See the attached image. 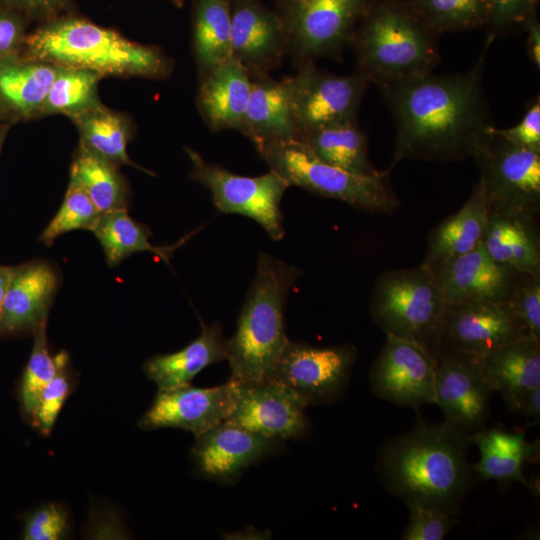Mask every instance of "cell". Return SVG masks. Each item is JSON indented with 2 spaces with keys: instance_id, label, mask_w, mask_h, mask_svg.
<instances>
[{
  "instance_id": "836d02e7",
  "label": "cell",
  "mask_w": 540,
  "mask_h": 540,
  "mask_svg": "<svg viewBox=\"0 0 540 540\" xmlns=\"http://www.w3.org/2000/svg\"><path fill=\"white\" fill-rule=\"evenodd\" d=\"M80 134V142L103 155L116 165L136 167L127 153L132 138V126L124 115L100 105L72 119Z\"/></svg>"
},
{
  "instance_id": "d590c367",
  "label": "cell",
  "mask_w": 540,
  "mask_h": 540,
  "mask_svg": "<svg viewBox=\"0 0 540 540\" xmlns=\"http://www.w3.org/2000/svg\"><path fill=\"white\" fill-rule=\"evenodd\" d=\"M418 17L438 36L486 27L489 0H406Z\"/></svg>"
},
{
  "instance_id": "8d00e7d4",
  "label": "cell",
  "mask_w": 540,
  "mask_h": 540,
  "mask_svg": "<svg viewBox=\"0 0 540 540\" xmlns=\"http://www.w3.org/2000/svg\"><path fill=\"white\" fill-rule=\"evenodd\" d=\"M102 213L82 187L69 178L64 199L54 217L40 234L39 240L50 247L55 240L75 230L93 231Z\"/></svg>"
},
{
  "instance_id": "f6af8a7d",
  "label": "cell",
  "mask_w": 540,
  "mask_h": 540,
  "mask_svg": "<svg viewBox=\"0 0 540 540\" xmlns=\"http://www.w3.org/2000/svg\"><path fill=\"white\" fill-rule=\"evenodd\" d=\"M25 17L0 4V61L18 54L25 41Z\"/></svg>"
},
{
  "instance_id": "8fae6325",
  "label": "cell",
  "mask_w": 540,
  "mask_h": 540,
  "mask_svg": "<svg viewBox=\"0 0 540 540\" xmlns=\"http://www.w3.org/2000/svg\"><path fill=\"white\" fill-rule=\"evenodd\" d=\"M284 80L297 134L356 120L370 84L357 71L350 75H335L318 69L315 62L302 64L293 77Z\"/></svg>"
},
{
  "instance_id": "9a60e30c",
  "label": "cell",
  "mask_w": 540,
  "mask_h": 540,
  "mask_svg": "<svg viewBox=\"0 0 540 540\" xmlns=\"http://www.w3.org/2000/svg\"><path fill=\"white\" fill-rule=\"evenodd\" d=\"M284 442L223 421L195 436L190 452L198 476L221 485L235 484L254 464L284 449Z\"/></svg>"
},
{
  "instance_id": "7a4b0ae2",
  "label": "cell",
  "mask_w": 540,
  "mask_h": 540,
  "mask_svg": "<svg viewBox=\"0 0 540 540\" xmlns=\"http://www.w3.org/2000/svg\"><path fill=\"white\" fill-rule=\"evenodd\" d=\"M470 434L444 421H418L387 442L378 471L389 492L407 506L436 507L458 514L475 472L467 460Z\"/></svg>"
},
{
  "instance_id": "603a6c76",
  "label": "cell",
  "mask_w": 540,
  "mask_h": 540,
  "mask_svg": "<svg viewBox=\"0 0 540 540\" xmlns=\"http://www.w3.org/2000/svg\"><path fill=\"white\" fill-rule=\"evenodd\" d=\"M199 336L184 348L168 354H157L147 359L143 370L158 389H169L191 384L204 368L227 360L228 339L220 323L210 325L202 320Z\"/></svg>"
},
{
  "instance_id": "2e32d148",
  "label": "cell",
  "mask_w": 540,
  "mask_h": 540,
  "mask_svg": "<svg viewBox=\"0 0 540 540\" xmlns=\"http://www.w3.org/2000/svg\"><path fill=\"white\" fill-rule=\"evenodd\" d=\"M308 407L296 392L275 380L238 385L235 406L225 421L282 442L299 440L310 429Z\"/></svg>"
},
{
  "instance_id": "1f68e13d",
  "label": "cell",
  "mask_w": 540,
  "mask_h": 540,
  "mask_svg": "<svg viewBox=\"0 0 540 540\" xmlns=\"http://www.w3.org/2000/svg\"><path fill=\"white\" fill-rule=\"evenodd\" d=\"M231 0H194L192 43L199 79L231 59Z\"/></svg>"
},
{
  "instance_id": "d4e9b609",
  "label": "cell",
  "mask_w": 540,
  "mask_h": 540,
  "mask_svg": "<svg viewBox=\"0 0 540 540\" xmlns=\"http://www.w3.org/2000/svg\"><path fill=\"white\" fill-rule=\"evenodd\" d=\"M493 391L501 393L507 406L516 411L522 396L540 386V340L523 336L480 359Z\"/></svg>"
},
{
  "instance_id": "e575fe53",
  "label": "cell",
  "mask_w": 540,
  "mask_h": 540,
  "mask_svg": "<svg viewBox=\"0 0 540 540\" xmlns=\"http://www.w3.org/2000/svg\"><path fill=\"white\" fill-rule=\"evenodd\" d=\"M101 77L91 70L58 66L41 115L63 114L74 119L102 105L98 96Z\"/></svg>"
},
{
  "instance_id": "f907efd6",
  "label": "cell",
  "mask_w": 540,
  "mask_h": 540,
  "mask_svg": "<svg viewBox=\"0 0 540 540\" xmlns=\"http://www.w3.org/2000/svg\"><path fill=\"white\" fill-rule=\"evenodd\" d=\"M8 130H9V125L3 122H0V152L3 146V143L5 141L6 135L8 133Z\"/></svg>"
},
{
  "instance_id": "f35d334b",
  "label": "cell",
  "mask_w": 540,
  "mask_h": 540,
  "mask_svg": "<svg viewBox=\"0 0 540 540\" xmlns=\"http://www.w3.org/2000/svg\"><path fill=\"white\" fill-rule=\"evenodd\" d=\"M56 371L43 389L31 424L43 435H49L57 417L75 385L69 354L61 350L55 354Z\"/></svg>"
},
{
  "instance_id": "ab89813d",
  "label": "cell",
  "mask_w": 540,
  "mask_h": 540,
  "mask_svg": "<svg viewBox=\"0 0 540 540\" xmlns=\"http://www.w3.org/2000/svg\"><path fill=\"white\" fill-rule=\"evenodd\" d=\"M524 333L540 340V275H526L504 301Z\"/></svg>"
},
{
  "instance_id": "8992f818",
  "label": "cell",
  "mask_w": 540,
  "mask_h": 540,
  "mask_svg": "<svg viewBox=\"0 0 540 540\" xmlns=\"http://www.w3.org/2000/svg\"><path fill=\"white\" fill-rule=\"evenodd\" d=\"M254 146L269 169L290 186L369 213H393L400 207L389 174L384 171L377 175L349 172L321 160L296 138L264 141Z\"/></svg>"
},
{
  "instance_id": "7c38bea8",
  "label": "cell",
  "mask_w": 540,
  "mask_h": 540,
  "mask_svg": "<svg viewBox=\"0 0 540 540\" xmlns=\"http://www.w3.org/2000/svg\"><path fill=\"white\" fill-rule=\"evenodd\" d=\"M356 358L352 345L316 347L289 339L273 380L291 388L308 406L327 404L345 391Z\"/></svg>"
},
{
  "instance_id": "74e56055",
  "label": "cell",
  "mask_w": 540,
  "mask_h": 540,
  "mask_svg": "<svg viewBox=\"0 0 540 540\" xmlns=\"http://www.w3.org/2000/svg\"><path fill=\"white\" fill-rule=\"evenodd\" d=\"M46 324L39 326L33 333L32 351L19 384L21 410L30 422L35 414L43 389L56 371L55 355L50 353L48 346Z\"/></svg>"
},
{
  "instance_id": "484cf974",
  "label": "cell",
  "mask_w": 540,
  "mask_h": 540,
  "mask_svg": "<svg viewBox=\"0 0 540 540\" xmlns=\"http://www.w3.org/2000/svg\"><path fill=\"white\" fill-rule=\"evenodd\" d=\"M58 65L21 58L18 54L0 61V109L18 119L41 116Z\"/></svg>"
},
{
  "instance_id": "b9f144b4",
  "label": "cell",
  "mask_w": 540,
  "mask_h": 540,
  "mask_svg": "<svg viewBox=\"0 0 540 540\" xmlns=\"http://www.w3.org/2000/svg\"><path fill=\"white\" fill-rule=\"evenodd\" d=\"M539 0H489L487 36L496 38L515 28H524L537 18Z\"/></svg>"
},
{
  "instance_id": "4316f807",
  "label": "cell",
  "mask_w": 540,
  "mask_h": 540,
  "mask_svg": "<svg viewBox=\"0 0 540 540\" xmlns=\"http://www.w3.org/2000/svg\"><path fill=\"white\" fill-rule=\"evenodd\" d=\"M488 214L489 202L479 179L459 211L431 230L424 263L433 267L473 250L481 242Z\"/></svg>"
},
{
  "instance_id": "83f0119b",
  "label": "cell",
  "mask_w": 540,
  "mask_h": 540,
  "mask_svg": "<svg viewBox=\"0 0 540 540\" xmlns=\"http://www.w3.org/2000/svg\"><path fill=\"white\" fill-rule=\"evenodd\" d=\"M480 452V460L472 465L479 477L485 480L517 481L532 488L523 474L527 462L539 458V442L530 443L524 433L499 428H481L470 434Z\"/></svg>"
},
{
  "instance_id": "52a82bcc",
  "label": "cell",
  "mask_w": 540,
  "mask_h": 540,
  "mask_svg": "<svg viewBox=\"0 0 540 540\" xmlns=\"http://www.w3.org/2000/svg\"><path fill=\"white\" fill-rule=\"evenodd\" d=\"M447 307L434 272L423 262L380 275L370 313L385 335L412 341L436 356Z\"/></svg>"
},
{
  "instance_id": "3957f363",
  "label": "cell",
  "mask_w": 540,
  "mask_h": 540,
  "mask_svg": "<svg viewBox=\"0 0 540 540\" xmlns=\"http://www.w3.org/2000/svg\"><path fill=\"white\" fill-rule=\"evenodd\" d=\"M26 56L101 76L163 79L172 61L158 47L128 40L114 30L75 16H56L26 36Z\"/></svg>"
},
{
  "instance_id": "e0dca14e",
  "label": "cell",
  "mask_w": 540,
  "mask_h": 540,
  "mask_svg": "<svg viewBox=\"0 0 540 540\" xmlns=\"http://www.w3.org/2000/svg\"><path fill=\"white\" fill-rule=\"evenodd\" d=\"M237 391L238 385L230 379L209 388L188 384L158 389L138 425L143 430L177 428L198 436L227 419L235 406Z\"/></svg>"
},
{
  "instance_id": "60d3db41",
  "label": "cell",
  "mask_w": 540,
  "mask_h": 540,
  "mask_svg": "<svg viewBox=\"0 0 540 540\" xmlns=\"http://www.w3.org/2000/svg\"><path fill=\"white\" fill-rule=\"evenodd\" d=\"M69 516L63 505L46 503L26 515L22 538L25 540H59L68 537Z\"/></svg>"
},
{
  "instance_id": "6da1fadb",
  "label": "cell",
  "mask_w": 540,
  "mask_h": 540,
  "mask_svg": "<svg viewBox=\"0 0 540 540\" xmlns=\"http://www.w3.org/2000/svg\"><path fill=\"white\" fill-rule=\"evenodd\" d=\"M487 36L476 63L461 73L434 74L378 86L396 127L390 171L404 159L455 162L471 157L493 126L483 88Z\"/></svg>"
},
{
  "instance_id": "4dcf8cb0",
  "label": "cell",
  "mask_w": 540,
  "mask_h": 540,
  "mask_svg": "<svg viewBox=\"0 0 540 540\" xmlns=\"http://www.w3.org/2000/svg\"><path fill=\"white\" fill-rule=\"evenodd\" d=\"M69 178L82 187L102 214L128 211L131 191L118 165L81 142Z\"/></svg>"
},
{
  "instance_id": "d6986e66",
  "label": "cell",
  "mask_w": 540,
  "mask_h": 540,
  "mask_svg": "<svg viewBox=\"0 0 540 540\" xmlns=\"http://www.w3.org/2000/svg\"><path fill=\"white\" fill-rule=\"evenodd\" d=\"M527 336L504 301L448 305L440 348L481 359L502 345ZM438 353V352H437Z\"/></svg>"
},
{
  "instance_id": "4fadbf2b",
  "label": "cell",
  "mask_w": 540,
  "mask_h": 540,
  "mask_svg": "<svg viewBox=\"0 0 540 540\" xmlns=\"http://www.w3.org/2000/svg\"><path fill=\"white\" fill-rule=\"evenodd\" d=\"M385 336L369 374L372 392L402 406L433 404L436 356L407 339Z\"/></svg>"
},
{
  "instance_id": "f1b7e54d",
  "label": "cell",
  "mask_w": 540,
  "mask_h": 540,
  "mask_svg": "<svg viewBox=\"0 0 540 540\" xmlns=\"http://www.w3.org/2000/svg\"><path fill=\"white\" fill-rule=\"evenodd\" d=\"M241 133L254 145L264 141L295 138L297 130L284 79L278 81L270 75L252 78Z\"/></svg>"
},
{
  "instance_id": "7bdbcfd3",
  "label": "cell",
  "mask_w": 540,
  "mask_h": 540,
  "mask_svg": "<svg viewBox=\"0 0 540 540\" xmlns=\"http://www.w3.org/2000/svg\"><path fill=\"white\" fill-rule=\"evenodd\" d=\"M403 540H442L456 523V515L436 507L412 505Z\"/></svg>"
},
{
  "instance_id": "ac0fdd59",
  "label": "cell",
  "mask_w": 540,
  "mask_h": 540,
  "mask_svg": "<svg viewBox=\"0 0 540 540\" xmlns=\"http://www.w3.org/2000/svg\"><path fill=\"white\" fill-rule=\"evenodd\" d=\"M231 57L251 78L270 75L288 53L282 19L259 0H231Z\"/></svg>"
},
{
  "instance_id": "bcb514c9",
  "label": "cell",
  "mask_w": 540,
  "mask_h": 540,
  "mask_svg": "<svg viewBox=\"0 0 540 540\" xmlns=\"http://www.w3.org/2000/svg\"><path fill=\"white\" fill-rule=\"evenodd\" d=\"M72 0H0V4L26 17L50 19L66 9Z\"/></svg>"
},
{
  "instance_id": "30bf717a",
  "label": "cell",
  "mask_w": 540,
  "mask_h": 540,
  "mask_svg": "<svg viewBox=\"0 0 540 540\" xmlns=\"http://www.w3.org/2000/svg\"><path fill=\"white\" fill-rule=\"evenodd\" d=\"M191 162L190 178L205 186L215 207L224 214H239L256 221L279 241L284 237L281 200L289 183L270 170L260 176H242L205 160L197 151L185 147Z\"/></svg>"
},
{
  "instance_id": "5bb4252c",
  "label": "cell",
  "mask_w": 540,
  "mask_h": 540,
  "mask_svg": "<svg viewBox=\"0 0 540 540\" xmlns=\"http://www.w3.org/2000/svg\"><path fill=\"white\" fill-rule=\"evenodd\" d=\"M434 403L445 421L471 434L484 427L493 391L480 359L440 348L436 354Z\"/></svg>"
},
{
  "instance_id": "816d5d0a",
  "label": "cell",
  "mask_w": 540,
  "mask_h": 540,
  "mask_svg": "<svg viewBox=\"0 0 540 540\" xmlns=\"http://www.w3.org/2000/svg\"><path fill=\"white\" fill-rule=\"evenodd\" d=\"M177 7H183L188 0H166Z\"/></svg>"
},
{
  "instance_id": "681fc988",
  "label": "cell",
  "mask_w": 540,
  "mask_h": 540,
  "mask_svg": "<svg viewBox=\"0 0 540 540\" xmlns=\"http://www.w3.org/2000/svg\"><path fill=\"white\" fill-rule=\"evenodd\" d=\"M12 268L0 265V310L11 278Z\"/></svg>"
},
{
  "instance_id": "ba28073f",
  "label": "cell",
  "mask_w": 540,
  "mask_h": 540,
  "mask_svg": "<svg viewBox=\"0 0 540 540\" xmlns=\"http://www.w3.org/2000/svg\"><path fill=\"white\" fill-rule=\"evenodd\" d=\"M375 0H277L288 52L297 67L315 59H340Z\"/></svg>"
},
{
  "instance_id": "c3c4849f",
  "label": "cell",
  "mask_w": 540,
  "mask_h": 540,
  "mask_svg": "<svg viewBox=\"0 0 540 540\" xmlns=\"http://www.w3.org/2000/svg\"><path fill=\"white\" fill-rule=\"evenodd\" d=\"M527 33L526 48L527 54L534 64L540 68V24L537 18L528 22L524 28Z\"/></svg>"
},
{
  "instance_id": "5b68a950",
  "label": "cell",
  "mask_w": 540,
  "mask_h": 540,
  "mask_svg": "<svg viewBox=\"0 0 540 540\" xmlns=\"http://www.w3.org/2000/svg\"><path fill=\"white\" fill-rule=\"evenodd\" d=\"M438 36L406 0H375L351 39L357 72L377 86L433 72Z\"/></svg>"
},
{
  "instance_id": "7402d4cb",
  "label": "cell",
  "mask_w": 540,
  "mask_h": 540,
  "mask_svg": "<svg viewBox=\"0 0 540 540\" xmlns=\"http://www.w3.org/2000/svg\"><path fill=\"white\" fill-rule=\"evenodd\" d=\"M251 87V76L233 58L200 80L197 107L210 130L242 131Z\"/></svg>"
},
{
  "instance_id": "277c9868",
  "label": "cell",
  "mask_w": 540,
  "mask_h": 540,
  "mask_svg": "<svg viewBox=\"0 0 540 540\" xmlns=\"http://www.w3.org/2000/svg\"><path fill=\"white\" fill-rule=\"evenodd\" d=\"M301 271L264 252L241 308L235 333L228 339L230 380L257 385L273 380L289 341L285 330L287 297Z\"/></svg>"
},
{
  "instance_id": "ffe728a7",
  "label": "cell",
  "mask_w": 540,
  "mask_h": 540,
  "mask_svg": "<svg viewBox=\"0 0 540 540\" xmlns=\"http://www.w3.org/2000/svg\"><path fill=\"white\" fill-rule=\"evenodd\" d=\"M430 268L447 305L505 301L526 276L493 260L481 242L473 250Z\"/></svg>"
},
{
  "instance_id": "9c48e42d",
  "label": "cell",
  "mask_w": 540,
  "mask_h": 540,
  "mask_svg": "<svg viewBox=\"0 0 540 540\" xmlns=\"http://www.w3.org/2000/svg\"><path fill=\"white\" fill-rule=\"evenodd\" d=\"M481 137L476 161L489 209L537 216L540 209V151L515 145L496 133Z\"/></svg>"
},
{
  "instance_id": "44dd1931",
  "label": "cell",
  "mask_w": 540,
  "mask_h": 540,
  "mask_svg": "<svg viewBox=\"0 0 540 540\" xmlns=\"http://www.w3.org/2000/svg\"><path fill=\"white\" fill-rule=\"evenodd\" d=\"M60 272L46 260L36 259L12 268L0 310V333H34L44 323L60 286Z\"/></svg>"
},
{
  "instance_id": "7dc6e473",
  "label": "cell",
  "mask_w": 540,
  "mask_h": 540,
  "mask_svg": "<svg viewBox=\"0 0 540 540\" xmlns=\"http://www.w3.org/2000/svg\"><path fill=\"white\" fill-rule=\"evenodd\" d=\"M534 424L540 418V386L526 392L520 399L516 411Z\"/></svg>"
},
{
  "instance_id": "ee69618b",
  "label": "cell",
  "mask_w": 540,
  "mask_h": 540,
  "mask_svg": "<svg viewBox=\"0 0 540 540\" xmlns=\"http://www.w3.org/2000/svg\"><path fill=\"white\" fill-rule=\"evenodd\" d=\"M497 134L507 141L535 151H540V101L539 97L529 105L522 119L509 128H496Z\"/></svg>"
},
{
  "instance_id": "d6a6232c",
  "label": "cell",
  "mask_w": 540,
  "mask_h": 540,
  "mask_svg": "<svg viewBox=\"0 0 540 540\" xmlns=\"http://www.w3.org/2000/svg\"><path fill=\"white\" fill-rule=\"evenodd\" d=\"M92 232L102 246L110 267L119 265L137 252H152L169 264L175 250L196 233L193 231L173 245L155 246L150 243L151 230L145 224L131 218L128 211L102 214Z\"/></svg>"
},
{
  "instance_id": "cb8c5ba5",
  "label": "cell",
  "mask_w": 540,
  "mask_h": 540,
  "mask_svg": "<svg viewBox=\"0 0 540 540\" xmlns=\"http://www.w3.org/2000/svg\"><path fill=\"white\" fill-rule=\"evenodd\" d=\"M481 243L497 263L524 275H540L536 216L489 209Z\"/></svg>"
},
{
  "instance_id": "f546056e",
  "label": "cell",
  "mask_w": 540,
  "mask_h": 540,
  "mask_svg": "<svg viewBox=\"0 0 540 540\" xmlns=\"http://www.w3.org/2000/svg\"><path fill=\"white\" fill-rule=\"evenodd\" d=\"M295 138L331 165L360 175L380 173L369 159L367 138L357 119L304 131Z\"/></svg>"
}]
</instances>
